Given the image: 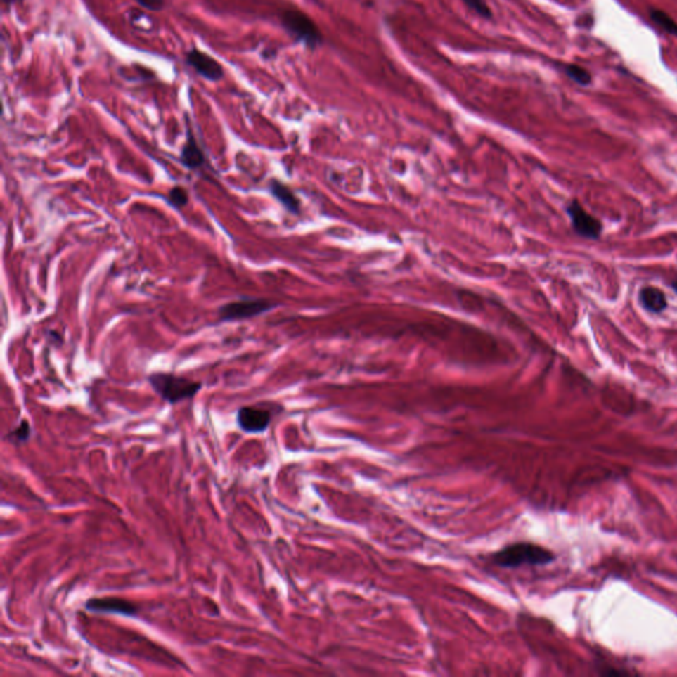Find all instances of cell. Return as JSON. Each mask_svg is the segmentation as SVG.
Returning <instances> with one entry per match:
<instances>
[{"instance_id":"obj_7","label":"cell","mask_w":677,"mask_h":677,"mask_svg":"<svg viewBox=\"0 0 677 677\" xmlns=\"http://www.w3.org/2000/svg\"><path fill=\"white\" fill-rule=\"evenodd\" d=\"M186 64L192 67L200 77L209 82H219L224 78V67L212 56L198 48H191L186 53Z\"/></svg>"},{"instance_id":"obj_13","label":"cell","mask_w":677,"mask_h":677,"mask_svg":"<svg viewBox=\"0 0 677 677\" xmlns=\"http://www.w3.org/2000/svg\"><path fill=\"white\" fill-rule=\"evenodd\" d=\"M167 202L175 208V209H183L187 207L189 202V193L187 189L181 186H175L169 189L167 195Z\"/></svg>"},{"instance_id":"obj_19","label":"cell","mask_w":677,"mask_h":677,"mask_svg":"<svg viewBox=\"0 0 677 677\" xmlns=\"http://www.w3.org/2000/svg\"><path fill=\"white\" fill-rule=\"evenodd\" d=\"M671 286H672V289L675 290V292L677 294V279L671 283Z\"/></svg>"},{"instance_id":"obj_15","label":"cell","mask_w":677,"mask_h":677,"mask_svg":"<svg viewBox=\"0 0 677 677\" xmlns=\"http://www.w3.org/2000/svg\"><path fill=\"white\" fill-rule=\"evenodd\" d=\"M565 73L567 75V77L572 78L574 82H577L578 85H582V86H586L590 82H591V76L588 73V70L585 67H579V65H576V64H569L565 67Z\"/></svg>"},{"instance_id":"obj_2","label":"cell","mask_w":677,"mask_h":677,"mask_svg":"<svg viewBox=\"0 0 677 677\" xmlns=\"http://www.w3.org/2000/svg\"><path fill=\"white\" fill-rule=\"evenodd\" d=\"M555 560V555L543 546L531 543L508 545L492 555L494 564L501 567H520L524 565H546Z\"/></svg>"},{"instance_id":"obj_6","label":"cell","mask_w":677,"mask_h":677,"mask_svg":"<svg viewBox=\"0 0 677 677\" xmlns=\"http://www.w3.org/2000/svg\"><path fill=\"white\" fill-rule=\"evenodd\" d=\"M271 420V411L259 406H241L236 413L237 426L245 434L265 433Z\"/></svg>"},{"instance_id":"obj_10","label":"cell","mask_w":677,"mask_h":677,"mask_svg":"<svg viewBox=\"0 0 677 677\" xmlns=\"http://www.w3.org/2000/svg\"><path fill=\"white\" fill-rule=\"evenodd\" d=\"M269 191L271 196L286 209L292 214H299L300 201L295 193L291 191L289 186L285 183L279 181L277 179H271L269 183Z\"/></svg>"},{"instance_id":"obj_4","label":"cell","mask_w":677,"mask_h":677,"mask_svg":"<svg viewBox=\"0 0 677 677\" xmlns=\"http://www.w3.org/2000/svg\"><path fill=\"white\" fill-rule=\"evenodd\" d=\"M277 307V303L264 298H250L245 297L238 300L225 303L219 309V321L222 323L240 322L252 319Z\"/></svg>"},{"instance_id":"obj_9","label":"cell","mask_w":677,"mask_h":677,"mask_svg":"<svg viewBox=\"0 0 677 677\" xmlns=\"http://www.w3.org/2000/svg\"><path fill=\"white\" fill-rule=\"evenodd\" d=\"M179 160L183 166L188 168L191 171H198L207 165V156L204 150L201 148L200 143L198 142L193 130L191 127V123L187 122V134H186V142L180 148V156Z\"/></svg>"},{"instance_id":"obj_14","label":"cell","mask_w":677,"mask_h":677,"mask_svg":"<svg viewBox=\"0 0 677 677\" xmlns=\"http://www.w3.org/2000/svg\"><path fill=\"white\" fill-rule=\"evenodd\" d=\"M651 18L663 31H666V34L677 36V22L668 13L662 10H652Z\"/></svg>"},{"instance_id":"obj_18","label":"cell","mask_w":677,"mask_h":677,"mask_svg":"<svg viewBox=\"0 0 677 677\" xmlns=\"http://www.w3.org/2000/svg\"><path fill=\"white\" fill-rule=\"evenodd\" d=\"M4 4H13L16 1H22V0H1Z\"/></svg>"},{"instance_id":"obj_1","label":"cell","mask_w":677,"mask_h":677,"mask_svg":"<svg viewBox=\"0 0 677 677\" xmlns=\"http://www.w3.org/2000/svg\"><path fill=\"white\" fill-rule=\"evenodd\" d=\"M150 387L156 394L169 405L192 400L202 388L200 381H195L171 372H154L147 376Z\"/></svg>"},{"instance_id":"obj_17","label":"cell","mask_w":677,"mask_h":677,"mask_svg":"<svg viewBox=\"0 0 677 677\" xmlns=\"http://www.w3.org/2000/svg\"><path fill=\"white\" fill-rule=\"evenodd\" d=\"M141 7L153 12H160L166 7V0H135Z\"/></svg>"},{"instance_id":"obj_16","label":"cell","mask_w":677,"mask_h":677,"mask_svg":"<svg viewBox=\"0 0 677 677\" xmlns=\"http://www.w3.org/2000/svg\"><path fill=\"white\" fill-rule=\"evenodd\" d=\"M462 1L466 4L470 10L477 12V15L482 16V18L489 19L492 16L491 10H489V7L484 0H462Z\"/></svg>"},{"instance_id":"obj_5","label":"cell","mask_w":677,"mask_h":677,"mask_svg":"<svg viewBox=\"0 0 677 677\" xmlns=\"http://www.w3.org/2000/svg\"><path fill=\"white\" fill-rule=\"evenodd\" d=\"M567 213L574 232L586 240H598L602 234V224L597 217L590 214L578 200H572L567 207Z\"/></svg>"},{"instance_id":"obj_8","label":"cell","mask_w":677,"mask_h":677,"mask_svg":"<svg viewBox=\"0 0 677 677\" xmlns=\"http://www.w3.org/2000/svg\"><path fill=\"white\" fill-rule=\"evenodd\" d=\"M85 609L93 614H110L134 618L138 615L139 607L130 600L120 597H102L90 598L85 602Z\"/></svg>"},{"instance_id":"obj_11","label":"cell","mask_w":677,"mask_h":677,"mask_svg":"<svg viewBox=\"0 0 677 677\" xmlns=\"http://www.w3.org/2000/svg\"><path fill=\"white\" fill-rule=\"evenodd\" d=\"M639 302L644 310L651 314H662L668 307L666 294L655 286H643L639 290Z\"/></svg>"},{"instance_id":"obj_12","label":"cell","mask_w":677,"mask_h":677,"mask_svg":"<svg viewBox=\"0 0 677 677\" xmlns=\"http://www.w3.org/2000/svg\"><path fill=\"white\" fill-rule=\"evenodd\" d=\"M4 438L13 446L27 444L32 438V426L28 420H22L15 429L6 434Z\"/></svg>"},{"instance_id":"obj_3","label":"cell","mask_w":677,"mask_h":677,"mask_svg":"<svg viewBox=\"0 0 677 677\" xmlns=\"http://www.w3.org/2000/svg\"><path fill=\"white\" fill-rule=\"evenodd\" d=\"M282 27L286 32L300 44L309 49H315L322 45L323 36L318 25L310 16L299 10H286L281 16Z\"/></svg>"}]
</instances>
